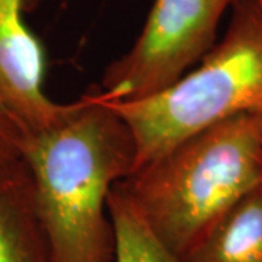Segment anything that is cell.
<instances>
[{
	"instance_id": "obj_4",
	"label": "cell",
	"mask_w": 262,
	"mask_h": 262,
	"mask_svg": "<svg viewBox=\"0 0 262 262\" xmlns=\"http://www.w3.org/2000/svg\"><path fill=\"white\" fill-rule=\"evenodd\" d=\"M237 0H155L133 47L103 70V102L140 101L168 89L213 48L220 19Z\"/></svg>"
},
{
	"instance_id": "obj_1",
	"label": "cell",
	"mask_w": 262,
	"mask_h": 262,
	"mask_svg": "<svg viewBox=\"0 0 262 262\" xmlns=\"http://www.w3.org/2000/svg\"><path fill=\"white\" fill-rule=\"evenodd\" d=\"M128 124L96 88L51 127L27 137V162L53 262H114L108 195L136 166Z\"/></svg>"
},
{
	"instance_id": "obj_2",
	"label": "cell",
	"mask_w": 262,
	"mask_h": 262,
	"mask_svg": "<svg viewBox=\"0 0 262 262\" xmlns=\"http://www.w3.org/2000/svg\"><path fill=\"white\" fill-rule=\"evenodd\" d=\"M261 184L262 113L198 131L117 182L178 259Z\"/></svg>"
},
{
	"instance_id": "obj_9",
	"label": "cell",
	"mask_w": 262,
	"mask_h": 262,
	"mask_svg": "<svg viewBox=\"0 0 262 262\" xmlns=\"http://www.w3.org/2000/svg\"><path fill=\"white\" fill-rule=\"evenodd\" d=\"M27 137L18 121L0 105V189L29 172Z\"/></svg>"
},
{
	"instance_id": "obj_6",
	"label": "cell",
	"mask_w": 262,
	"mask_h": 262,
	"mask_svg": "<svg viewBox=\"0 0 262 262\" xmlns=\"http://www.w3.org/2000/svg\"><path fill=\"white\" fill-rule=\"evenodd\" d=\"M181 262H262V184L222 215Z\"/></svg>"
},
{
	"instance_id": "obj_3",
	"label": "cell",
	"mask_w": 262,
	"mask_h": 262,
	"mask_svg": "<svg viewBox=\"0 0 262 262\" xmlns=\"http://www.w3.org/2000/svg\"><path fill=\"white\" fill-rule=\"evenodd\" d=\"M108 105L133 133L134 170L207 127L262 113V0H237L222 41L168 89Z\"/></svg>"
},
{
	"instance_id": "obj_8",
	"label": "cell",
	"mask_w": 262,
	"mask_h": 262,
	"mask_svg": "<svg viewBox=\"0 0 262 262\" xmlns=\"http://www.w3.org/2000/svg\"><path fill=\"white\" fill-rule=\"evenodd\" d=\"M108 213L115 232L114 262H181L160 244L117 184L108 195Z\"/></svg>"
},
{
	"instance_id": "obj_5",
	"label": "cell",
	"mask_w": 262,
	"mask_h": 262,
	"mask_svg": "<svg viewBox=\"0 0 262 262\" xmlns=\"http://www.w3.org/2000/svg\"><path fill=\"white\" fill-rule=\"evenodd\" d=\"M42 2L0 0V105L27 136L56 124L70 105L46 94L44 50L24 18Z\"/></svg>"
},
{
	"instance_id": "obj_7",
	"label": "cell",
	"mask_w": 262,
	"mask_h": 262,
	"mask_svg": "<svg viewBox=\"0 0 262 262\" xmlns=\"http://www.w3.org/2000/svg\"><path fill=\"white\" fill-rule=\"evenodd\" d=\"M0 262H53L29 172L0 189Z\"/></svg>"
}]
</instances>
